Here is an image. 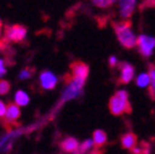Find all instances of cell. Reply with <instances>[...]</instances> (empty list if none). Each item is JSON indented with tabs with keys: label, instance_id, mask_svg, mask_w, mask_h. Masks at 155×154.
Instances as JSON below:
<instances>
[{
	"label": "cell",
	"instance_id": "cell-3",
	"mask_svg": "<svg viewBox=\"0 0 155 154\" xmlns=\"http://www.w3.org/2000/svg\"><path fill=\"white\" fill-rule=\"evenodd\" d=\"M85 83H86V80H83V79H79V78H74V76H70L69 80L67 82V85H65L63 92H62L59 104L62 105V104H64V102H67V101L75 100V99L79 98V96L83 94Z\"/></svg>",
	"mask_w": 155,
	"mask_h": 154
},
{
	"label": "cell",
	"instance_id": "cell-28",
	"mask_svg": "<svg viewBox=\"0 0 155 154\" xmlns=\"http://www.w3.org/2000/svg\"><path fill=\"white\" fill-rule=\"evenodd\" d=\"M2 28H3V22H2V20H0V38H2Z\"/></svg>",
	"mask_w": 155,
	"mask_h": 154
},
{
	"label": "cell",
	"instance_id": "cell-4",
	"mask_svg": "<svg viewBox=\"0 0 155 154\" xmlns=\"http://www.w3.org/2000/svg\"><path fill=\"white\" fill-rule=\"evenodd\" d=\"M137 47L139 49V53L144 58H149L155 48V37L143 35V33L139 35L137 37Z\"/></svg>",
	"mask_w": 155,
	"mask_h": 154
},
{
	"label": "cell",
	"instance_id": "cell-25",
	"mask_svg": "<svg viewBox=\"0 0 155 154\" xmlns=\"http://www.w3.org/2000/svg\"><path fill=\"white\" fill-rule=\"evenodd\" d=\"M108 65L110 67H116V65H118V59L117 58H116V57L114 55H111L110 57V58H108Z\"/></svg>",
	"mask_w": 155,
	"mask_h": 154
},
{
	"label": "cell",
	"instance_id": "cell-16",
	"mask_svg": "<svg viewBox=\"0 0 155 154\" xmlns=\"http://www.w3.org/2000/svg\"><path fill=\"white\" fill-rule=\"evenodd\" d=\"M149 76H150V85H149V95L154 100L155 99V65L150 64L149 65Z\"/></svg>",
	"mask_w": 155,
	"mask_h": 154
},
{
	"label": "cell",
	"instance_id": "cell-23",
	"mask_svg": "<svg viewBox=\"0 0 155 154\" xmlns=\"http://www.w3.org/2000/svg\"><path fill=\"white\" fill-rule=\"evenodd\" d=\"M6 107H8V105L3 100H0V119H4L5 112H6Z\"/></svg>",
	"mask_w": 155,
	"mask_h": 154
},
{
	"label": "cell",
	"instance_id": "cell-21",
	"mask_svg": "<svg viewBox=\"0 0 155 154\" xmlns=\"http://www.w3.org/2000/svg\"><path fill=\"white\" fill-rule=\"evenodd\" d=\"M32 75H33V69L27 67V68H24L20 72V74H18V79H20V80H27V79L31 78Z\"/></svg>",
	"mask_w": 155,
	"mask_h": 154
},
{
	"label": "cell",
	"instance_id": "cell-11",
	"mask_svg": "<svg viewBox=\"0 0 155 154\" xmlns=\"http://www.w3.org/2000/svg\"><path fill=\"white\" fill-rule=\"evenodd\" d=\"M120 70H121V75H120V84H128L133 80L134 78V73L135 69L132 64L123 62L120 64Z\"/></svg>",
	"mask_w": 155,
	"mask_h": 154
},
{
	"label": "cell",
	"instance_id": "cell-27",
	"mask_svg": "<svg viewBox=\"0 0 155 154\" xmlns=\"http://www.w3.org/2000/svg\"><path fill=\"white\" fill-rule=\"evenodd\" d=\"M89 154H101V150H99V149H95V150L90 152Z\"/></svg>",
	"mask_w": 155,
	"mask_h": 154
},
{
	"label": "cell",
	"instance_id": "cell-29",
	"mask_svg": "<svg viewBox=\"0 0 155 154\" xmlns=\"http://www.w3.org/2000/svg\"><path fill=\"white\" fill-rule=\"evenodd\" d=\"M112 2H113V4H114V3H116V2H118V0H112Z\"/></svg>",
	"mask_w": 155,
	"mask_h": 154
},
{
	"label": "cell",
	"instance_id": "cell-15",
	"mask_svg": "<svg viewBox=\"0 0 155 154\" xmlns=\"http://www.w3.org/2000/svg\"><path fill=\"white\" fill-rule=\"evenodd\" d=\"M14 102L17 106H27L30 104V96L25 90H17L14 95Z\"/></svg>",
	"mask_w": 155,
	"mask_h": 154
},
{
	"label": "cell",
	"instance_id": "cell-6",
	"mask_svg": "<svg viewBox=\"0 0 155 154\" xmlns=\"http://www.w3.org/2000/svg\"><path fill=\"white\" fill-rule=\"evenodd\" d=\"M20 134H21L20 129H14V131H9L8 133H5L4 136L0 138V154L8 153L12 148L15 139L20 136Z\"/></svg>",
	"mask_w": 155,
	"mask_h": 154
},
{
	"label": "cell",
	"instance_id": "cell-26",
	"mask_svg": "<svg viewBox=\"0 0 155 154\" xmlns=\"http://www.w3.org/2000/svg\"><path fill=\"white\" fill-rule=\"evenodd\" d=\"M142 4H143V8H154L155 6V0H144Z\"/></svg>",
	"mask_w": 155,
	"mask_h": 154
},
{
	"label": "cell",
	"instance_id": "cell-5",
	"mask_svg": "<svg viewBox=\"0 0 155 154\" xmlns=\"http://www.w3.org/2000/svg\"><path fill=\"white\" fill-rule=\"evenodd\" d=\"M5 40L10 42H22L27 36V28L22 25H11L5 28Z\"/></svg>",
	"mask_w": 155,
	"mask_h": 154
},
{
	"label": "cell",
	"instance_id": "cell-14",
	"mask_svg": "<svg viewBox=\"0 0 155 154\" xmlns=\"http://www.w3.org/2000/svg\"><path fill=\"white\" fill-rule=\"evenodd\" d=\"M92 141H94V146L96 148H100L102 146L106 144L107 142V134L104 129H96L92 133Z\"/></svg>",
	"mask_w": 155,
	"mask_h": 154
},
{
	"label": "cell",
	"instance_id": "cell-9",
	"mask_svg": "<svg viewBox=\"0 0 155 154\" xmlns=\"http://www.w3.org/2000/svg\"><path fill=\"white\" fill-rule=\"evenodd\" d=\"M21 116V110H20V106H17L15 102L8 105L6 107V112H5V116H4V121L6 125L11 126V125H15L17 122V120L20 119Z\"/></svg>",
	"mask_w": 155,
	"mask_h": 154
},
{
	"label": "cell",
	"instance_id": "cell-24",
	"mask_svg": "<svg viewBox=\"0 0 155 154\" xmlns=\"http://www.w3.org/2000/svg\"><path fill=\"white\" fill-rule=\"evenodd\" d=\"M6 74V65H5V61L3 58H0V78L4 76Z\"/></svg>",
	"mask_w": 155,
	"mask_h": 154
},
{
	"label": "cell",
	"instance_id": "cell-2",
	"mask_svg": "<svg viewBox=\"0 0 155 154\" xmlns=\"http://www.w3.org/2000/svg\"><path fill=\"white\" fill-rule=\"evenodd\" d=\"M108 109L114 116H121L123 113H129L132 111L128 92L126 90H118L108 101Z\"/></svg>",
	"mask_w": 155,
	"mask_h": 154
},
{
	"label": "cell",
	"instance_id": "cell-13",
	"mask_svg": "<svg viewBox=\"0 0 155 154\" xmlns=\"http://www.w3.org/2000/svg\"><path fill=\"white\" fill-rule=\"evenodd\" d=\"M121 144H122V147L124 149H130L132 150L135 146L138 144V138H137V136H135L134 133L127 132L121 137Z\"/></svg>",
	"mask_w": 155,
	"mask_h": 154
},
{
	"label": "cell",
	"instance_id": "cell-1",
	"mask_svg": "<svg viewBox=\"0 0 155 154\" xmlns=\"http://www.w3.org/2000/svg\"><path fill=\"white\" fill-rule=\"evenodd\" d=\"M113 30L118 42L127 49H132L137 46V36H135L130 20H123L113 22Z\"/></svg>",
	"mask_w": 155,
	"mask_h": 154
},
{
	"label": "cell",
	"instance_id": "cell-12",
	"mask_svg": "<svg viewBox=\"0 0 155 154\" xmlns=\"http://www.w3.org/2000/svg\"><path fill=\"white\" fill-rule=\"evenodd\" d=\"M79 146H80L79 141L74 137H67L61 143V148L65 153H76L78 149H79Z\"/></svg>",
	"mask_w": 155,
	"mask_h": 154
},
{
	"label": "cell",
	"instance_id": "cell-17",
	"mask_svg": "<svg viewBox=\"0 0 155 154\" xmlns=\"http://www.w3.org/2000/svg\"><path fill=\"white\" fill-rule=\"evenodd\" d=\"M135 84L139 88H147L150 85V76L149 73H142L135 78Z\"/></svg>",
	"mask_w": 155,
	"mask_h": 154
},
{
	"label": "cell",
	"instance_id": "cell-8",
	"mask_svg": "<svg viewBox=\"0 0 155 154\" xmlns=\"http://www.w3.org/2000/svg\"><path fill=\"white\" fill-rule=\"evenodd\" d=\"M137 8V0H118V12L123 20H129Z\"/></svg>",
	"mask_w": 155,
	"mask_h": 154
},
{
	"label": "cell",
	"instance_id": "cell-18",
	"mask_svg": "<svg viewBox=\"0 0 155 154\" xmlns=\"http://www.w3.org/2000/svg\"><path fill=\"white\" fill-rule=\"evenodd\" d=\"M94 147H95V146H94V141H92V138H91V139H85L84 142L80 143L79 149H78L76 153H78V154H85V153L90 152Z\"/></svg>",
	"mask_w": 155,
	"mask_h": 154
},
{
	"label": "cell",
	"instance_id": "cell-7",
	"mask_svg": "<svg viewBox=\"0 0 155 154\" xmlns=\"http://www.w3.org/2000/svg\"><path fill=\"white\" fill-rule=\"evenodd\" d=\"M38 82L43 90H53L58 84V76L51 70H43L40 74Z\"/></svg>",
	"mask_w": 155,
	"mask_h": 154
},
{
	"label": "cell",
	"instance_id": "cell-10",
	"mask_svg": "<svg viewBox=\"0 0 155 154\" xmlns=\"http://www.w3.org/2000/svg\"><path fill=\"white\" fill-rule=\"evenodd\" d=\"M70 72H71V76H74V78L86 80L89 76V65L85 64L84 62H74L70 65Z\"/></svg>",
	"mask_w": 155,
	"mask_h": 154
},
{
	"label": "cell",
	"instance_id": "cell-19",
	"mask_svg": "<svg viewBox=\"0 0 155 154\" xmlns=\"http://www.w3.org/2000/svg\"><path fill=\"white\" fill-rule=\"evenodd\" d=\"M132 152L134 154H148L149 153V144L145 142H142L140 146H135L132 149Z\"/></svg>",
	"mask_w": 155,
	"mask_h": 154
},
{
	"label": "cell",
	"instance_id": "cell-22",
	"mask_svg": "<svg viewBox=\"0 0 155 154\" xmlns=\"http://www.w3.org/2000/svg\"><path fill=\"white\" fill-rule=\"evenodd\" d=\"M11 89V85L8 80L0 79V95H6Z\"/></svg>",
	"mask_w": 155,
	"mask_h": 154
},
{
	"label": "cell",
	"instance_id": "cell-20",
	"mask_svg": "<svg viewBox=\"0 0 155 154\" xmlns=\"http://www.w3.org/2000/svg\"><path fill=\"white\" fill-rule=\"evenodd\" d=\"M91 3L99 9H107L113 4L112 0H91Z\"/></svg>",
	"mask_w": 155,
	"mask_h": 154
}]
</instances>
